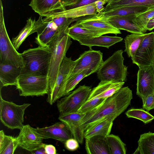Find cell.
Returning <instances> with one entry per match:
<instances>
[{
  "label": "cell",
  "instance_id": "cell-41",
  "mask_svg": "<svg viewBox=\"0 0 154 154\" xmlns=\"http://www.w3.org/2000/svg\"><path fill=\"white\" fill-rule=\"evenodd\" d=\"M98 0H79L75 4L65 8L66 10L87 5L95 2Z\"/></svg>",
  "mask_w": 154,
  "mask_h": 154
},
{
  "label": "cell",
  "instance_id": "cell-42",
  "mask_svg": "<svg viewBox=\"0 0 154 154\" xmlns=\"http://www.w3.org/2000/svg\"><path fill=\"white\" fill-rule=\"evenodd\" d=\"M109 0H98L95 2L97 11L98 13L104 11L105 8L103 5L107 3Z\"/></svg>",
  "mask_w": 154,
  "mask_h": 154
},
{
  "label": "cell",
  "instance_id": "cell-33",
  "mask_svg": "<svg viewBox=\"0 0 154 154\" xmlns=\"http://www.w3.org/2000/svg\"><path fill=\"white\" fill-rule=\"evenodd\" d=\"M111 154H125L126 144L118 136L109 134L106 137Z\"/></svg>",
  "mask_w": 154,
  "mask_h": 154
},
{
  "label": "cell",
  "instance_id": "cell-20",
  "mask_svg": "<svg viewBox=\"0 0 154 154\" xmlns=\"http://www.w3.org/2000/svg\"><path fill=\"white\" fill-rule=\"evenodd\" d=\"M125 83V82L100 81L92 90L88 100L95 98L106 99L117 92Z\"/></svg>",
  "mask_w": 154,
  "mask_h": 154
},
{
  "label": "cell",
  "instance_id": "cell-28",
  "mask_svg": "<svg viewBox=\"0 0 154 154\" xmlns=\"http://www.w3.org/2000/svg\"><path fill=\"white\" fill-rule=\"evenodd\" d=\"M138 146L134 154H154V133L149 132L141 134Z\"/></svg>",
  "mask_w": 154,
  "mask_h": 154
},
{
  "label": "cell",
  "instance_id": "cell-1",
  "mask_svg": "<svg viewBox=\"0 0 154 154\" xmlns=\"http://www.w3.org/2000/svg\"><path fill=\"white\" fill-rule=\"evenodd\" d=\"M133 98L132 91L128 86L121 88L106 99L94 114L81 125L83 131L108 116L117 118L130 105Z\"/></svg>",
  "mask_w": 154,
  "mask_h": 154
},
{
  "label": "cell",
  "instance_id": "cell-32",
  "mask_svg": "<svg viewBox=\"0 0 154 154\" xmlns=\"http://www.w3.org/2000/svg\"><path fill=\"white\" fill-rule=\"evenodd\" d=\"M35 20H33L31 17L29 18L27 20L26 25L18 35L12 39L11 42L17 50L19 49L26 38L30 35L34 33V26Z\"/></svg>",
  "mask_w": 154,
  "mask_h": 154
},
{
  "label": "cell",
  "instance_id": "cell-22",
  "mask_svg": "<svg viewBox=\"0 0 154 154\" xmlns=\"http://www.w3.org/2000/svg\"><path fill=\"white\" fill-rule=\"evenodd\" d=\"M95 2L91 4L53 13L47 17H64L75 19L82 17L97 14Z\"/></svg>",
  "mask_w": 154,
  "mask_h": 154
},
{
  "label": "cell",
  "instance_id": "cell-48",
  "mask_svg": "<svg viewBox=\"0 0 154 154\" xmlns=\"http://www.w3.org/2000/svg\"></svg>",
  "mask_w": 154,
  "mask_h": 154
},
{
  "label": "cell",
  "instance_id": "cell-40",
  "mask_svg": "<svg viewBox=\"0 0 154 154\" xmlns=\"http://www.w3.org/2000/svg\"><path fill=\"white\" fill-rule=\"evenodd\" d=\"M79 142L73 137L67 140L65 142V146L68 150L73 151L76 150L79 147Z\"/></svg>",
  "mask_w": 154,
  "mask_h": 154
},
{
  "label": "cell",
  "instance_id": "cell-44",
  "mask_svg": "<svg viewBox=\"0 0 154 154\" xmlns=\"http://www.w3.org/2000/svg\"><path fill=\"white\" fill-rule=\"evenodd\" d=\"M63 5L65 8L69 6L73 5L79 0H60Z\"/></svg>",
  "mask_w": 154,
  "mask_h": 154
},
{
  "label": "cell",
  "instance_id": "cell-35",
  "mask_svg": "<svg viewBox=\"0 0 154 154\" xmlns=\"http://www.w3.org/2000/svg\"><path fill=\"white\" fill-rule=\"evenodd\" d=\"M127 116L139 119L145 124L151 122L154 119V116L148 111L141 108H132L125 112Z\"/></svg>",
  "mask_w": 154,
  "mask_h": 154
},
{
  "label": "cell",
  "instance_id": "cell-36",
  "mask_svg": "<svg viewBox=\"0 0 154 154\" xmlns=\"http://www.w3.org/2000/svg\"><path fill=\"white\" fill-rule=\"evenodd\" d=\"M154 17V6L149 7L146 11L136 16L133 22L142 29L145 33L148 21Z\"/></svg>",
  "mask_w": 154,
  "mask_h": 154
},
{
  "label": "cell",
  "instance_id": "cell-23",
  "mask_svg": "<svg viewBox=\"0 0 154 154\" xmlns=\"http://www.w3.org/2000/svg\"><path fill=\"white\" fill-rule=\"evenodd\" d=\"M116 118L108 116L87 129L84 132L85 139L96 136L106 137L110 134L113 122Z\"/></svg>",
  "mask_w": 154,
  "mask_h": 154
},
{
  "label": "cell",
  "instance_id": "cell-10",
  "mask_svg": "<svg viewBox=\"0 0 154 154\" xmlns=\"http://www.w3.org/2000/svg\"><path fill=\"white\" fill-rule=\"evenodd\" d=\"M89 48V50L84 52L75 60L76 64L69 77L86 69H88L91 74L97 72L103 61V53L100 51Z\"/></svg>",
  "mask_w": 154,
  "mask_h": 154
},
{
  "label": "cell",
  "instance_id": "cell-47",
  "mask_svg": "<svg viewBox=\"0 0 154 154\" xmlns=\"http://www.w3.org/2000/svg\"><path fill=\"white\" fill-rule=\"evenodd\" d=\"M152 66H153V69L154 70V55L153 60V64Z\"/></svg>",
  "mask_w": 154,
  "mask_h": 154
},
{
  "label": "cell",
  "instance_id": "cell-3",
  "mask_svg": "<svg viewBox=\"0 0 154 154\" xmlns=\"http://www.w3.org/2000/svg\"><path fill=\"white\" fill-rule=\"evenodd\" d=\"M66 32L60 34L57 32L49 44L48 47L51 49V56L47 75V97L49 96L52 91L60 65L72 43L71 38Z\"/></svg>",
  "mask_w": 154,
  "mask_h": 154
},
{
  "label": "cell",
  "instance_id": "cell-7",
  "mask_svg": "<svg viewBox=\"0 0 154 154\" xmlns=\"http://www.w3.org/2000/svg\"><path fill=\"white\" fill-rule=\"evenodd\" d=\"M48 81L47 76L22 74L16 85L22 96H39L47 94Z\"/></svg>",
  "mask_w": 154,
  "mask_h": 154
},
{
  "label": "cell",
  "instance_id": "cell-17",
  "mask_svg": "<svg viewBox=\"0 0 154 154\" xmlns=\"http://www.w3.org/2000/svg\"><path fill=\"white\" fill-rule=\"evenodd\" d=\"M85 113L76 112L60 114L58 119L64 124L71 131L73 137L79 143L83 142L84 131L82 129L81 123Z\"/></svg>",
  "mask_w": 154,
  "mask_h": 154
},
{
  "label": "cell",
  "instance_id": "cell-43",
  "mask_svg": "<svg viewBox=\"0 0 154 154\" xmlns=\"http://www.w3.org/2000/svg\"><path fill=\"white\" fill-rule=\"evenodd\" d=\"M44 148L46 154H57V150L55 147L52 144H45Z\"/></svg>",
  "mask_w": 154,
  "mask_h": 154
},
{
  "label": "cell",
  "instance_id": "cell-8",
  "mask_svg": "<svg viewBox=\"0 0 154 154\" xmlns=\"http://www.w3.org/2000/svg\"><path fill=\"white\" fill-rule=\"evenodd\" d=\"M91 90L90 86H80L73 92L58 100L57 106L60 114L77 112L88 100Z\"/></svg>",
  "mask_w": 154,
  "mask_h": 154
},
{
  "label": "cell",
  "instance_id": "cell-31",
  "mask_svg": "<svg viewBox=\"0 0 154 154\" xmlns=\"http://www.w3.org/2000/svg\"><path fill=\"white\" fill-rule=\"evenodd\" d=\"M18 146L16 137L5 135L3 130L0 131V154H13Z\"/></svg>",
  "mask_w": 154,
  "mask_h": 154
},
{
  "label": "cell",
  "instance_id": "cell-29",
  "mask_svg": "<svg viewBox=\"0 0 154 154\" xmlns=\"http://www.w3.org/2000/svg\"><path fill=\"white\" fill-rule=\"evenodd\" d=\"M149 33L142 34L131 33L127 35L124 39L125 49L128 57H132L140 44Z\"/></svg>",
  "mask_w": 154,
  "mask_h": 154
},
{
  "label": "cell",
  "instance_id": "cell-25",
  "mask_svg": "<svg viewBox=\"0 0 154 154\" xmlns=\"http://www.w3.org/2000/svg\"><path fill=\"white\" fill-rule=\"evenodd\" d=\"M149 7L145 6L125 7L118 8L96 14L100 19L116 16H124L131 14H138L147 11Z\"/></svg>",
  "mask_w": 154,
  "mask_h": 154
},
{
  "label": "cell",
  "instance_id": "cell-27",
  "mask_svg": "<svg viewBox=\"0 0 154 154\" xmlns=\"http://www.w3.org/2000/svg\"><path fill=\"white\" fill-rule=\"evenodd\" d=\"M139 6H154V0H109L103 12L123 7Z\"/></svg>",
  "mask_w": 154,
  "mask_h": 154
},
{
  "label": "cell",
  "instance_id": "cell-6",
  "mask_svg": "<svg viewBox=\"0 0 154 154\" xmlns=\"http://www.w3.org/2000/svg\"><path fill=\"white\" fill-rule=\"evenodd\" d=\"M29 103L17 104L6 101L2 98L1 92L0 97V119L6 127L11 129L20 130L23 125L24 116Z\"/></svg>",
  "mask_w": 154,
  "mask_h": 154
},
{
  "label": "cell",
  "instance_id": "cell-16",
  "mask_svg": "<svg viewBox=\"0 0 154 154\" xmlns=\"http://www.w3.org/2000/svg\"><path fill=\"white\" fill-rule=\"evenodd\" d=\"M35 128L43 139H53L64 143L73 137L69 128L61 122L49 126Z\"/></svg>",
  "mask_w": 154,
  "mask_h": 154
},
{
  "label": "cell",
  "instance_id": "cell-15",
  "mask_svg": "<svg viewBox=\"0 0 154 154\" xmlns=\"http://www.w3.org/2000/svg\"><path fill=\"white\" fill-rule=\"evenodd\" d=\"M19 146L29 152L44 146L43 140L35 130L29 125H23L16 137Z\"/></svg>",
  "mask_w": 154,
  "mask_h": 154
},
{
  "label": "cell",
  "instance_id": "cell-19",
  "mask_svg": "<svg viewBox=\"0 0 154 154\" xmlns=\"http://www.w3.org/2000/svg\"><path fill=\"white\" fill-rule=\"evenodd\" d=\"M136 15L131 14L124 16L112 17L100 19L107 21L114 27L119 30H125L131 33L142 34L145 33L142 29L133 21Z\"/></svg>",
  "mask_w": 154,
  "mask_h": 154
},
{
  "label": "cell",
  "instance_id": "cell-4",
  "mask_svg": "<svg viewBox=\"0 0 154 154\" xmlns=\"http://www.w3.org/2000/svg\"><path fill=\"white\" fill-rule=\"evenodd\" d=\"M123 53L122 50H118L103 62L96 72L97 78L100 81H126L128 67L124 64Z\"/></svg>",
  "mask_w": 154,
  "mask_h": 154
},
{
  "label": "cell",
  "instance_id": "cell-9",
  "mask_svg": "<svg viewBox=\"0 0 154 154\" xmlns=\"http://www.w3.org/2000/svg\"><path fill=\"white\" fill-rule=\"evenodd\" d=\"M76 60L65 56L60 65L57 79L51 95L47 97V102L53 105L58 100L65 96L64 89L66 81L73 70Z\"/></svg>",
  "mask_w": 154,
  "mask_h": 154
},
{
  "label": "cell",
  "instance_id": "cell-24",
  "mask_svg": "<svg viewBox=\"0 0 154 154\" xmlns=\"http://www.w3.org/2000/svg\"><path fill=\"white\" fill-rule=\"evenodd\" d=\"M106 137L96 136L85 139V149L88 154H111Z\"/></svg>",
  "mask_w": 154,
  "mask_h": 154
},
{
  "label": "cell",
  "instance_id": "cell-13",
  "mask_svg": "<svg viewBox=\"0 0 154 154\" xmlns=\"http://www.w3.org/2000/svg\"><path fill=\"white\" fill-rule=\"evenodd\" d=\"M154 55V32H152L149 33L131 58L139 68L148 66L153 65Z\"/></svg>",
  "mask_w": 154,
  "mask_h": 154
},
{
  "label": "cell",
  "instance_id": "cell-12",
  "mask_svg": "<svg viewBox=\"0 0 154 154\" xmlns=\"http://www.w3.org/2000/svg\"><path fill=\"white\" fill-rule=\"evenodd\" d=\"M34 31L37 34L35 43L39 46L48 47L57 32V27L50 18L46 17L43 19L42 17L40 16L37 21H35Z\"/></svg>",
  "mask_w": 154,
  "mask_h": 154
},
{
  "label": "cell",
  "instance_id": "cell-30",
  "mask_svg": "<svg viewBox=\"0 0 154 154\" xmlns=\"http://www.w3.org/2000/svg\"><path fill=\"white\" fill-rule=\"evenodd\" d=\"M66 33L71 38L78 41L83 39L96 37L103 35L100 32L82 28L73 23L69 27Z\"/></svg>",
  "mask_w": 154,
  "mask_h": 154
},
{
  "label": "cell",
  "instance_id": "cell-14",
  "mask_svg": "<svg viewBox=\"0 0 154 154\" xmlns=\"http://www.w3.org/2000/svg\"><path fill=\"white\" fill-rule=\"evenodd\" d=\"M136 94L142 100L154 94V70L152 65L139 68L137 74Z\"/></svg>",
  "mask_w": 154,
  "mask_h": 154
},
{
  "label": "cell",
  "instance_id": "cell-5",
  "mask_svg": "<svg viewBox=\"0 0 154 154\" xmlns=\"http://www.w3.org/2000/svg\"><path fill=\"white\" fill-rule=\"evenodd\" d=\"M0 63L23 67L21 53L15 48L6 29L2 0H0Z\"/></svg>",
  "mask_w": 154,
  "mask_h": 154
},
{
  "label": "cell",
  "instance_id": "cell-21",
  "mask_svg": "<svg viewBox=\"0 0 154 154\" xmlns=\"http://www.w3.org/2000/svg\"><path fill=\"white\" fill-rule=\"evenodd\" d=\"M22 68L9 64L0 63V88L15 85L20 75Z\"/></svg>",
  "mask_w": 154,
  "mask_h": 154
},
{
  "label": "cell",
  "instance_id": "cell-34",
  "mask_svg": "<svg viewBox=\"0 0 154 154\" xmlns=\"http://www.w3.org/2000/svg\"><path fill=\"white\" fill-rule=\"evenodd\" d=\"M91 74L89 70L86 69L69 77L65 85V96L69 94L83 79Z\"/></svg>",
  "mask_w": 154,
  "mask_h": 154
},
{
  "label": "cell",
  "instance_id": "cell-46",
  "mask_svg": "<svg viewBox=\"0 0 154 154\" xmlns=\"http://www.w3.org/2000/svg\"><path fill=\"white\" fill-rule=\"evenodd\" d=\"M44 146L31 152V153L34 154H45Z\"/></svg>",
  "mask_w": 154,
  "mask_h": 154
},
{
  "label": "cell",
  "instance_id": "cell-18",
  "mask_svg": "<svg viewBox=\"0 0 154 154\" xmlns=\"http://www.w3.org/2000/svg\"><path fill=\"white\" fill-rule=\"evenodd\" d=\"M29 5L40 16L46 17L66 10L60 0H31Z\"/></svg>",
  "mask_w": 154,
  "mask_h": 154
},
{
  "label": "cell",
  "instance_id": "cell-37",
  "mask_svg": "<svg viewBox=\"0 0 154 154\" xmlns=\"http://www.w3.org/2000/svg\"><path fill=\"white\" fill-rule=\"evenodd\" d=\"M55 23L57 27V32L59 33L66 32L69 25L75 19L68 18L64 17H49Z\"/></svg>",
  "mask_w": 154,
  "mask_h": 154
},
{
  "label": "cell",
  "instance_id": "cell-2",
  "mask_svg": "<svg viewBox=\"0 0 154 154\" xmlns=\"http://www.w3.org/2000/svg\"><path fill=\"white\" fill-rule=\"evenodd\" d=\"M23 66L22 74L48 75L51 56L49 47L38 46L21 53Z\"/></svg>",
  "mask_w": 154,
  "mask_h": 154
},
{
  "label": "cell",
  "instance_id": "cell-26",
  "mask_svg": "<svg viewBox=\"0 0 154 154\" xmlns=\"http://www.w3.org/2000/svg\"><path fill=\"white\" fill-rule=\"evenodd\" d=\"M122 38L118 36L100 35L99 36L85 38L78 42L81 45L91 48L93 46H101L109 48L115 44L122 41Z\"/></svg>",
  "mask_w": 154,
  "mask_h": 154
},
{
  "label": "cell",
  "instance_id": "cell-11",
  "mask_svg": "<svg viewBox=\"0 0 154 154\" xmlns=\"http://www.w3.org/2000/svg\"><path fill=\"white\" fill-rule=\"evenodd\" d=\"M75 25L81 27L100 32L103 35L111 33L117 35L121 33L107 21L100 19L96 14L87 15L75 19Z\"/></svg>",
  "mask_w": 154,
  "mask_h": 154
},
{
  "label": "cell",
  "instance_id": "cell-39",
  "mask_svg": "<svg viewBox=\"0 0 154 154\" xmlns=\"http://www.w3.org/2000/svg\"><path fill=\"white\" fill-rule=\"evenodd\" d=\"M142 101L143 108L144 109L149 111L154 109V94L148 95Z\"/></svg>",
  "mask_w": 154,
  "mask_h": 154
},
{
  "label": "cell",
  "instance_id": "cell-45",
  "mask_svg": "<svg viewBox=\"0 0 154 154\" xmlns=\"http://www.w3.org/2000/svg\"><path fill=\"white\" fill-rule=\"evenodd\" d=\"M146 28L147 30L151 31L154 29V17L148 21Z\"/></svg>",
  "mask_w": 154,
  "mask_h": 154
},
{
  "label": "cell",
  "instance_id": "cell-38",
  "mask_svg": "<svg viewBox=\"0 0 154 154\" xmlns=\"http://www.w3.org/2000/svg\"><path fill=\"white\" fill-rule=\"evenodd\" d=\"M106 99L95 98L87 100L79 109L77 112L85 113L89 110L101 105Z\"/></svg>",
  "mask_w": 154,
  "mask_h": 154
}]
</instances>
